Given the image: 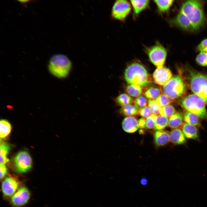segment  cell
I'll return each instance as SVG.
<instances>
[{
  "label": "cell",
  "instance_id": "cell-17",
  "mask_svg": "<svg viewBox=\"0 0 207 207\" xmlns=\"http://www.w3.org/2000/svg\"><path fill=\"white\" fill-rule=\"evenodd\" d=\"M169 136L170 141L174 144H183L186 142L185 137L179 128L172 129L169 133Z\"/></svg>",
  "mask_w": 207,
  "mask_h": 207
},
{
  "label": "cell",
  "instance_id": "cell-26",
  "mask_svg": "<svg viewBox=\"0 0 207 207\" xmlns=\"http://www.w3.org/2000/svg\"><path fill=\"white\" fill-rule=\"evenodd\" d=\"M127 93L131 96L133 97H138L143 92V89L141 87L135 85H131L126 88Z\"/></svg>",
  "mask_w": 207,
  "mask_h": 207
},
{
  "label": "cell",
  "instance_id": "cell-3",
  "mask_svg": "<svg viewBox=\"0 0 207 207\" xmlns=\"http://www.w3.org/2000/svg\"><path fill=\"white\" fill-rule=\"evenodd\" d=\"M124 77L128 83L142 87H147L152 82L151 76L146 69L138 62H132L127 67Z\"/></svg>",
  "mask_w": 207,
  "mask_h": 207
},
{
  "label": "cell",
  "instance_id": "cell-19",
  "mask_svg": "<svg viewBox=\"0 0 207 207\" xmlns=\"http://www.w3.org/2000/svg\"><path fill=\"white\" fill-rule=\"evenodd\" d=\"M183 120L186 123L196 126L200 127L201 123L200 117L191 112L184 111L183 114Z\"/></svg>",
  "mask_w": 207,
  "mask_h": 207
},
{
  "label": "cell",
  "instance_id": "cell-4",
  "mask_svg": "<svg viewBox=\"0 0 207 207\" xmlns=\"http://www.w3.org/2000/svg\"><path fill=\"white\" fill-rule=\"evenodd\" d=\"M72 67V63L65 55L56 54L49 60L48 69L53 76L59 78H63L68 75Z\"/></svg>",
  "mask_w": 207,
  "mask_h": 207
},
{
  "label": "cell",
  "instance_id": "cell-1",
  "mask_svg": "<svg viewBox=\"0 0 207 207\" xmlns=\"http://www.w3.org/2000/svg\"><path fill=\"white\" fill-rule=\"evenodd\" d=\"M179 72L188 87L207 103V75L188 66L179 69Z\"/></svg>",
  "mask_w": 207,
  "mask_h": 207
},
{
  "label": "cell",
  "instance_id": "cell-23",
  "mask_svg": "<svg viewBox=\"0 0 207 207\" xmlns=\"http://www.w3.org/2000/svg\"><path fill=\"white\" fill-rule=\"evenodd\" d=\"M0 149V164H5L9 160L7 156L10 149V146L8 143L3 142L1 144Z\"/></svg>",
  "mask_w": 207,
  "mask_h": 207
},
{
  "label": "cell",
  "instance_id": "cell-41",
  "mask_svg": "<svg viewBox=\"0 0 207 207\" xmlns=\"http://www.w3.org/2000/svg\"><path fill=\"white\" fill-rule=\"evenodd\" d=\"M205 53H206L207 54V49Z\"/></svg>",
  "mask_w": 207,
  "mask_h": 207
},
{
  "label": "cell",
  "instance_id": "cell-18",
  "mask_svg": "<svg viewBox=\"0 0 207 207\" xmlns=\"http://www.w3.org/2000/svg\"><path fill=\"white\" fill-rule=\"evenodd\" d=\"M183 114L180 112H176L168 120V126L172 129L179 128L183 124Z\"/></svg>",
  "mask_w": 207,
  "mask_h": 207
},
{
  "label": "cell",
  "instance_id": "cell-10",
  "mask_svg": "<svg viewBox=\"0 0 207 207\" xmlns=\"http://www.w3.org/2000/svg\"><path fill=\"white\" fill-rule=\"evenodd\" d=\"M30 197V193L29 190L26 187H21L12 196L11 202L14 206L20 207L28 202Z\"/></svg>",
  "mask_w": 207,
  "mask_h": 207
},
{
  "label": "cell",
  "instance_id": "cell-30",
  "mask_svg": "<svg viewBox=\"0 0 207 207\" xmlns=\"http://www.w3.org/2000/svg\"><path fill=\"white\" fill-rule=\"evenodd\" d=\"M156 101L161 108L168 105L173 101L163 93L156 99Z\"/></svg>",
  "mask_w": 207,
  "mask_h": 207
},
{
  "label": "cell",
  "instance_id": "cell-29",
  "mask_svg": "<svg viewBox=\"0 0 207 207\" xmlns=\"http://www.w3.org/2000/svg\"><path fill=\"white\" fill-rule=\"evenodd\" d=\"M176 112L174 107L172 105H168L161 108L159 113L160 115L168 118H170Z\"/></svg>",
  "mask_w": 207,
  "mask_h": 207
},
{
  "label": "cell",
  "instance_id": "cell-14",
  "mask_svg": "<svg viewBox=\"0 0 207 207\" xmlns=\"http://www.w3.org/2000/svg\"><path fill=\"white\" fill-rule=\"evenodd\" d=\"M122 126L125 132L129 133L135 132L139 128L138 120L133 116L125 118L122 121Z\"/></svg>",
  "mask_w": 207,
  "mask_h": 207
},
{
  "label": "cell",
  "instance_id": "cell-2",
  "mask_svg": "<svg viewBox=\"0 0 207 207\" xmlns=\"http://www.w3.org/2000/svg\"><path fill=\"white\" fill-rule=\"evenodd\" d=\"M180 11L189 20L194 30L199 29L206 22L203 5L200 1H186L182 4Z\"/></svg>",
  "mask_w": 207,
  "mask_h": 207
},
{
  "label": "cell",
  "instance_id": "cell-21",
  "mask_svg": "<svg viewBox=\"0 0 207 207\" xmlns=\"http://www.w3.org/2000/svg\"><path fill=\"white\" fill-rule=\"evenodd\" d=\"M12 130L10 122L5 119H1L0 121V137L1 139L7 137L10 134Z\"/></svg>",
  "mask_w": 207,
  "mask_h": 207
},
{
  "label": "cell",
  "instance_id": "cell-37",
  "mask_svg": "<svg viewBox=\"0 0 207 207\" xmlns=\"http://www.w3.org/2000/svg\"><path fill=\"white\" fill-rule=\"evenodd\" d=\"M0 179H3L7 173V168L5 164H0Z\"/></svg>",
  "mask_w": 207,
  "mask_h": 207
},
{
  "label": "cell",
  "instance_id": "cell-39",
  "mask_svg": "<svg viewBox=\"0 0 207 207\" xmlns=\"http://www.w3.org/2000/svg\"><path fill=\"white\" fill-rule=\"evenodd\" d=\"M140 184L142 186H145L147 185L148 183V180L145 177H142L140 180Z\"/></svg>",
  "mask_w": 207,
  "mask_h": 207
},
{
  "label": "cell",
  "instance_id": "cell-32",
  "mask_svg": "<svg viewBox=\"0 0 207 207\" xmlns=\"http://www.w3.org/2000/svg\"><path fill=\"white\" fill-rule=\"evenodd\" d=\"M195 60L199 65L207 66V54L205 52H200L196 57Z\"/></svg>",
  "mask_w": 207,
  "mask_h": 207
},
{
  "label": "cell",
  "instance_id": "cell-40",
  "mask_svg": "<svg viewBox=\"0 0 207 207\" xmlns=\"http://www.w3.org/2000/svg\"><path fill=\"white\" fill-rule=\"evenodd\" d=\"M18 1L19 2L22 4H25L26 3H28L29 1H30L28 0H19Z\"/></svg>",
  "mask_w": 207,
  "mask_h": 207
},
{
  "label": "cell",
  "instance_id": "cell-35",
  "mask_svg": "<svg viewBox=\"0 0 207 207\" xmlns=\"http://www.w3.org/2000/svg\"><path fill=\"white\" fill-rule=\"evenodd\" d=\"M139 114L143 118H147L152 114L149 108L147 106L139 109Z\"/></svg>",
  "mask_w": 207,
  "mask_h": 207
},
{
  "label": "cell",
  "instance_id": "cell-34",
  "mask_svg": "<svg viewBox=\"0 0 207 207\" xmlns=\"http://www.w3.org/2000/svg\"><path fill=\"white\" fill-rule=\"evenodd\" d=\"M156 116L152 114L145 119V127L148 129H154Z\"/></svg>",
  "mask_w": 207,
  "mask_h": 207
},
{
  "label": "cell",
  "instance_id": "cell-36",
  "mask_svg": "<svg viewBox=\"0 0 207 207\" xmlns=\"http://www.w3.org/2000/svg\"><path fill=\"white\" fill-rule=\"evenodd\" d=\"M197 49L200 52H205L207 49V39L202 40L198 45Z\"/></svg>",
  "mask_w": 207,
  "mask_h": 207
},
{
  "label": "cell",
  "instance_id": "cell-22",
  "mask_svg": "<svg viewBox=\"0 0 207 207\" xmlns=\"http://www.w3.org/2000/svg\"><path fill=\"white\" fill-rule=\"evenodd\" d=\"M139 110L135 106L129 104L122 107L119 111L122 115L127 117L137 115L139 114Z\"/></svg>",
  "mask_w": 207,
  "mask_h": 207
},
{
  "label": "cell",
  "instance_id": "cell-31",
  "mask_svg": "<svg viewBox=\"0 0 207 207\" xmlns=\"http://www.w3.org/2000/svg\"><path fill=\"white\" fill-rule=\"evenodd\" d=\"M147 103L148 107L150 110L152 114L156 115L159 113L161 107L156 100H150L148 101Z\"/></svg>",
  "mask_w": 207,
  "mask_h": 207
},
{
  "label": "cell",
  "instance_id": "cell-24",
  "mask_svg": "<svg viewBox=\"0 0 207 207\" xmlns=\"http://www.w3.org/2000/svg\"><path fill=\"white\" fill-rule=\"evenodd\" d=\"M168 118L161 115L156 116L154 129L156 131L162 130L166 127L168 124Z\"/></svg>",
  "mask_w": 207,
  "mask_h": 207
},
{
  "label": "cell",
  "instance_id": "cell-16",
  "mask_svg": "<svg viewBox=\"0 0 207 207\" xmlns=\"http://www.w3.org/2000/svg\"><path fill=\"white\" fill-rule=\"evenodd\" d=\"M181 128L184 136L187 138L194 139L198 138V131L196 126L185 122L183 123Z\"/></svg>",
  "mask_w": 207,
  "mask_h": 207
},
{
  "label": "cell",
  "instance_id": "cell-28",
  "mask_svg": "<svg viewBox=\"0 0 207 207\" xmlns=\"http://www.w3.org/2000/svg\"><path fill=\"white\" fill-rule=\"evenodd\" d=\"M159 11L162 12L167 11L173 3V0H154Z\"/></svg>",
  "mask_w": 207,
  "mask_h": 207
},
{
  "label": "cell",
  "instance_id": "cell-20",
  "mask_svg": "<svg viewBox=\"0 0 207 207\" xmlns=\"http://www.w3.org/2000/svg\"><path fill=\"white\" fill-rule=\"evenodd\" d=\"M131 2L133 7L134 13L138 15L148 6L150 1L131 0Z\"/></svg>",
  "mask_w": 207,
  "mask_h": 207
},
{
  "label": "cell",
  "instance_id": "cell-6",
  "mask_svg": "<svg viewBox=\"0 0 207 207\" xmlns=\"http://www.w3.org/2000/svg\"><path fill=\"white\" fill-rule=\"evenodd\" d=\"M187 87L185 80L179 74L172 77L163 86L162 90L163 93L174 101L185 95Z\"/></svg>",
  "mask_w": 207,
  "mask_h": 207
},
{
  "label": "cell",
  "instance_id": "cell-33",
  "mask_svg": "<svg viewBox=\"0 0 207 207\" xmlns=\"http://www.w3.org/2000/svg\"><path fill=\"white\" fill-rule=\"evenodd\" d=\"M147 103L146 98L143 95L137 97L134 101L135 106L139 109L146 107Z\"/></svg>",
  "mask_w": 207,
  "mask_h": 207
},
{
  "label": "cell",
  "instance_id": "cell-9",
  "mask_svg": "<svg viewBox=\"0 0 207 207\" xmlns=\"http://www.w3.org/2000/svg\"><path fill=\"white\" fill-rule=\"evenodd\" d=\"M131 6L129 2L125 0H118L113 6L111 16L115 19L124 21L130 13Z\"/></svg>",
  "mask_w": 207,
  "mask_h": 207
},
{
  "label": "cell",
  "instance_id": "cell-38",
  "mask_svg": "<svg viewBox=\"0 0 207 207\" xmlns=\"http://www.w3.org/2000/svg\"><path fill=\"white\" fill-rule=\"evenodd\" d=\"M139 128L143 129L145 127V119L141 118L138 120Z\"/></svg>",
  "mask_w": 207,
  "mask_h": 207
},
{
  "label": "cell",
  "instance_id": "cell-7",
  "mask_svg": "<svg viewBox=\"0 0 207 207\" xmlns=\"http://www.w3.org/2000/svg\"><path fill=\"white\" fill-rule=\"evenodd\" d=\"M146 53L150 61L157 67L163 66L167 55L165 48L158 42L147 48Z\"/></svg>",
  "mask_w": 207,
  "mask_h": 207
},
{
  "label": "cell",
  "instance_id": "cell-12",
  "mask_svg": "<svg viewBox=\"0 0 207 207\" xmlns=\"http://www.w3.org/2000/svg\"><path fill=\"white\" fill-rule=\"evenodd\" d=\"M19 184L18 181L14 178H6L1 185V189L3 195L7 197L12 195L17 190Z\"/></svg>",
  "mask_w": 207,
  "mask_h": 207
},
{
  "label": "cell",
  "instance_id": "cell-15",
  "mask_svg": "<svg viewBox=\"0 0 207 207\" xmlns=\"http://www.w3.org/2000/svg\"><path fill=\"white\" fill-rule=\"evenodd\" d=\"M154 140L158 146L165 145L170 141L169 133L163 130L156 131L154 134Z\"/></svg>",
  "mask_w": 207,
  "mask_h": 207
},
{
  "label": "cell",
  "instance_id": "cell-13",
  "mask_svg": "<svg viewBox=\"0 0 207 207\" xmlns=\"http://www.w3.org/2000/svg\"><path fill=\"white\" fill-rule=\"evenodd\" d=\"M171 23L183 29L188 31L194 30L190 21L182 12H180L171 21Z\"/></svg>",
  "mask_w": 207,
  "mask_h": 207
},
{
  "label": "cell",
  "instance_id": "cell-27",
  "mask_svg": "<svg viewBox=\"0 0 207 207\" xmlns=\"http://www.w3.org/2000/svg\"><path fill=\"white\" fill-rule=\"evenodd\" d=\"M116 101L118 105L124 106L132 103L133 100L130 96L126 93H122L116 98Z\"/></svg>",
  "mask_w": 207,
  "mask_h": 207
},
{
  "label": "cell",
  "instance_id": "cell-8",
  "mask_svg": "<svg viewBox=\"0 0 207 207\" xmlns=\"http://www.w3.org/2000/svg\"><path fill=\"white\" fill-rule=\"evenodd\" d=\"M15 169L20 173H24L30 170L32 166V159L29 153L25 151L19 152L14 158Z\"/></svg>",
  "mask_w": 207,
  "mask_h": 207
},
{
  "label": "cell",
  "instance_id": "cell-11",
  "mask_svg": "<svg viewBox=\"0 0 207 207\" xmlns=\"http://www.w3.org/2000/svg\"><path fill=\"white\" fill-rule=\"evenodd\" d=\"M172 76L170 70L163 66L157 67L153 74L154 82L160 86H164L172 78Z\"/></svg>",
  "mask_w": 207,
  "mask_h": 207
},
{
  "label": "cell",
  "instance_id": "cell-5",
  "mask_svg": "<svg viewBox=\"0 0 207 207\" xmlns=\"http://www.w3.org/2000/svg\"><path fill=\"white\" fill-rule=\"evenodd\" d=\"M179 103L186 110L193 113L204 120H207V111L205 101L194 94L183 97Z\"/></svg>",
  "mask_w": 207,
  "mask_h": 207
},
{
  "label": "cell",
  "instance_id": "cell-25",
  "mask_svg": "<svg viewBox=\"0 0 207 207\" xmlns=\"http://www.w3.org/2000/svg\"><path fill=\"white\" fill-rule=\"evenodd\" d=\"M162 93L161 89L152 87L147 89L144 92V95L147 98L150 100H154Z\"/></svg>",
  "mask_w": 207,
  "mask_h": 207
}]
</instances>
